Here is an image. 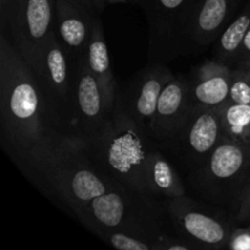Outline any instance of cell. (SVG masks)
<instances>
[{
	"label": "cell",
	"mask_w": 250,
	"mask_h": 250,
	"mask_svg": "<svg viewBox=\"0 0 250 250\" xmlns=\"http://www.w3.org/2000/svg\"><path fill=\"white\" fill-rule=\"evenodd\" d=\"M98 236L110 246L120 250H153V247L149 242L121 231L109 229L102 232Z\"/></svg>",
	"instance_id": "44dd1931"
},
{
	"label": "cell",
	"mask_w": 250,
	"mask_h": 250,
	"mask_svg": "<svg viewBox=\"0 0 250 250\" xmlns=\"http://www.w3.org/2000/svg\"><path fill=\"white\" fill-rule=\"evenodd\" d=\"M227 210L234 224H246L250 221V172L244 180L234 202Z\"/></svg>",
	"instance_id": "7402d4cb"
},
{
	"label": "cell",
	"mask_w": 250,
	"mask_h": 250,
	"mask_svg": "<svg viewBox=\"0 0 250 250\" xmlns=\"http://www.w3.org/2000/svg\"><path fill=\"white\" fill-rule=\"evenodd\" d=\"M231 66L208 60L195 70L190 81V106L220 109L227 102L232 77Z\"/></svg>",
	"instance_id": "9a60e30c"
},
{
	"label": "cell",
	"mask_w": 250,
	"mask_h": 250,
	"mask_svg": "<svg viewBox=\"0 0 250 250\" xmlns=\"http://www.w3.org/2000/svg\"><path fill=\"white\" fill-rule=\"evenodd\" d=\"M250 165V146L222 137L209 158L189 171L188 182L207 202L229 209L236 199Z\"/></svg>",
	"instance_id": "5b68a950"
},
{
	"label": "cell",
	"mask_w": 250,
	"mask_h": 250,
	"mask_svg": "<svg viewBox=\"0 0 250 250\" xmlns=\"http://www.w3.org/2000/svg\"><path fill=\"white\" fill-rule=\"evenodd\" d=\"M224 137L220 109L190 106L187 116L163 146L189 171L199 167Z\"/></svg>",
	"instance_id": "9c48e42d"
},
{
	"label": "cell",
	"mask_w": 250,
	"mask_h": 250,
	"mask_svg": "<svg viewBox=\"0 0 250 250\" xmlns=\"http://www.w3.org/2000/svg\"><path fill=\"white\" fill-rule=\"evenodd\" d=\"M98 15L77 0H55L54 31L76 58L87 51L93 20Z\"/></svg>",
	"instance_id": "5bb4252c"
},
{
	"label": "cell",
	"mask_w": 250,
	"mask_h": 250,
	"mask_svg": "<svg viewBox=\"0 0 250 250\" xmlns=\"http://www.w3.org/2000/svg\"><path fill=\"white\" fill-rule=\"evenodd\" d=\"M76 58L51 31L32 68L54 124L65 136H76Z\"/></svg>",
	"instance_id": "277c9868"
},
{
	"label": "cell",
	"mask_w": 250,
	"mask_h": 250,
	"mask_svg": "<svg viewBox=\"0 0 250 250\" xmlns=\"http://www.w3.org/2000/svg\"><path fill=\"white\" fill-rule=\"evenodd\" d=\"M189 92L190 81L183 76H173L166 83L151 122V138L164 144L175 134L190 109Z\"/></svg>",
	"instance_id": "4fadbf2b"
},
{
	"label": "cell",
	"mask_w": 250,
	"mask_h": 250,
	"mask_svg": "<svg viewBox=\"0 0 250 250\" xmlns=\"http://www.w3.org/2000/svg\"><path fill=\"white\" fill-rule=\"evenodd\" d=\"M144 182L151 197L175 198L186 195V188L176 168L164 154L151 146L144 163Z\"/></svg>",
	"instance_id": "e0dca14e"
},
{
	"label": "cell",
	"mask_w": 250,
	"mask_h": 250,
	"mask_svg": "<svg viewBox=\"0 0 250 250\" xmlns=\"http://www.w3.org/2000/svg\"><path fill=\"white\" fill-rule=\"evenodd\" d=\"M85 58H87L90 71L97 78L98 83L102 88L107 110L110 111V114H112L121 90L115 80L111 65H110L109 50H107L106 42L104 38L100 15L95 16L93 20L92 36H90L89 44H88L87 51H85Z\"/></svg>",
	"instance_id": "2e32d148"
},
{
	"label": "cell",
	"mask_w": 250,
	"mask_h": 250,
	"mask_svg": "<svg viewBox=\"0 0 250 250\" xmlns=\"http://www.w3.org/2000/svg\"><path fill=\"white\" fill-rule=\"evenodd\" d=\"M166 217L175 233L194 244L198 249L227 248L233 231L229 210L187 197L166 198L161 202Z\"/></svg>",
	"instance_id": "8992f818"
},
{
	"label": "cell",
	"mask_w": 250,
	"mask_h": 250,
	"mask_svg": "<svg viewBox=\"0 0 250 250\" xmlns=\"http://www.w3.org/2000/svg\"><path fill=\"white\" fill-rule=\"evenodd\" d=\"M227 248L234 250H250V229H233L227 243Z\"/></svg>",
	"instance_id": "603a6c76"
},
{
	"label": "cell",
	"mask_w": 250,
	"mask_h": 250,
	"mask_svg": "<svg viewBox=\"0 0 250 250\" xmlns=\"http://www.w3.org/2000/svg\"><path fill=\"white\" fill-rule=\"evenodd\" d=\"M33 168L77 216L94 199L124 186L94 163L78 137H66Z\"/></svg>",
	"instance_id": "7a4b0ae2"
},
{
	"label": "cell",
	"mask_w": 250,
	"mask_h": 250,
	"mask_svg": "<svg viewBox=\"0 0 250 250\" xmlns=\"http://www.w3.org/2000/svg\"><path fill=\"white\" fill-rule=\"evenodd\" d=\"M250 29V4L247 5L244 11L237 16L225 28L221 36L217 38L214 55L215 60L226 65H233L238 55L244 38Z\"/></svg>",
	"instance_id": "ac0fdd59"
},
{
	"label": "cell",
	"mask_w": 250,
	"mask_h": 250,
	"mask_svg": "<svg viewBox=\"0 0 250 250\" xmlns=\"http://www.w3.org/2000/svg\"><path fill=\"white\" fill-rule=\"evenodd\" d=\"M54 5L55 0H12L6 23L0 27L31 68L54 29Z\"/></svg>",
	"instance_id": "ba28073f"
},
{
	"label": "cell",
	"mask_w": 250,
	"mask_h": 250,
	"mask_svg": "<svg viewBox=\"0 0 250 250\" xmlns=\"http://www.w3.org/2000/svg\"><path fill=\"white\" fill-rule=\"evenodd\" d=\"M77 1L82 2L83 5L90 9L92 11L97 12V14H102L103 10L107 6L106 1L105 0H77Z\"/></svg>",
	"instance_id": "cb8c5ba5"
},
{
	"label": "cell",
	"mask_w": 250,
	"mask_h": 250,
	"mask_svg": "<svg viewBox=\"0 0 250 250\" xmlns=\"http://www.w3.org/2000/svg\"><path fill=\"white\" fill-rule=\"evenodd\" d=\"M173 76L166 63H149L134 75L124 92H120V104L146 133L150 134L159 97Z\"/></svg>",
	"instance_id": "30bf717a"
},
{
	"label": "cell",
	"mask_w": 250,
	"mask_h": 250,
	"mask_svg": "<svg viewBox=\"0 0 250 250\" xmlns=\"http://www.w3.org/2000/svg\"><path fill=\"white\" fill-rule=\"evenodd\" d=\"M239 0H195L188 22V54L207 49L229 26Z\"/></svg>",
	"instance_id": "7c38bea8"
},
{
	"label": "cell",
	"mask_w": 250,
	"mask_h": 250,
	"mask_svg": "<svg viewBox=\"0 0 250 250\" xmlns=\"http://www.w3.org/2000/svg\"><path fill=\"white\" fill-rule=\"evenodd\" d=\"M150 138L117 100L111 119L97 138L85 144V150L110 177L151 197L144 182V163L153 146Z\"/></svg>",
	"instance_id": "3957f363"
},
{
	"label": "cell",
	"mask_w": 250,
	"mask_h": 250,
	"mask_svg": "<svg viewBox=\"0 0 250 250\" xmlns=\"http://www.w3.org/2000/svg\"><path fill=\"white\" fill-rule=\"evenodd\" d=\"M107 5H116V4H127L128 0H105Z\"/></svg>",
	"instance_id": "d4e9b609"
},
{
	"label": "cell",
	"mask_w": 250,
	"mask_h": 250,
	"mask_svg": "<svg viewBox=\"0 0 250 250\" xmlns=\"http://www.w3.org/2000/svg\"><path fill=\"white\" fill-rule=\"evenodd\" d=\"M102 88L88 66L85 54L78 58L76 80V136L84 144L97 138L111 119Z\"/></svg>",
	"instance_id": "8fae6325"
},
{
	"label": "cell",
	"mask_w": 250,
	"mask_h": 250,
	"mask_svg": "<svg viewBox=\"0 0 250 250\" xmlns=\"http://www.w3.org/2000/svg\"><path fill=\"white\" fill-rule=\"evenodd\" d=\"M227 104H250V67L248 63L232 70ZM224 106V105H222Z\"/></svg>",
	"instance_id": "ffe728a7"
},
{
	"label": "cell",
	"mask_w": 250,
	"mask_h": 250,
	"mask_svg": "<svg viewBox=\"0 0 250 250\" xmlns=\"http://www.w3.org/2000/svg\"><path fill=\"white\" fill-rule=\"evenodd\" d=\"M224 136L250 146V104H227L220 107Z\"/></svg>",
	"instance_id": "d6986e66"
},
{
	"label": "cell",
	"mask_w": 250,
	"mask_h": 250,
	"mask_svg": "<svg viewBox=\"0 0 250 250\" xmlns=\"http://www.w3.org/2000/svg\"><path fill=\"white\" fill-rule=\"evenodd\" d=\"M129 2H132V4H139V0H128Z\"/></svg>",
	"instance_id": "484cf974"
},
{
	"label": "cell",
	"mask_w": 250,
	"mask_h": 250,
	"mask_svg": "<svg viewBox=\"0 0 250 250\" xmlns=\"http://www.w3.org/2000/svg\"><path fill=\"white\" fill-rule=\"evenodd\" d=\"M195 0H139L148 23L149 62L188 55V22Z\"/></svg>",
	"instance_id": "52a82bcc"
},
{
	"label": "cell",
	"mask_w": 250,
	"mask_h": 250,
	"mask_svg": "<svg viewBox=\"0 0 250 250\" xmlns=\"http://www.w3.org/2000/svg\"><path fill=\"white\" fill-rule=\"evenodd\" d=\"M0 126L7 150L34 167L66 137L54 124L33 70L0 33Z\"/></svg>",
	"instance_id": "6da1fadb"
}]
</instances>
